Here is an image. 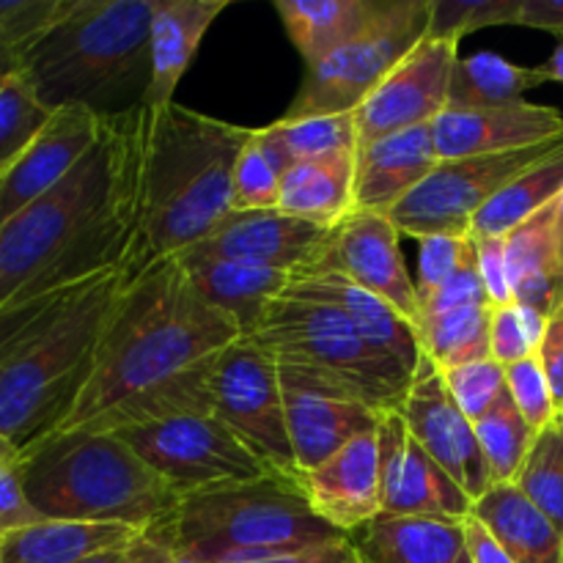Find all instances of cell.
Here are the masks:
<instances>
[{"label":"cell","instance_id":"6da1fadb","mask_svg":"<svg viewBox=\"0 0 563 563\" xmlns=\"http://www.w3.org/2000/svg\"><path fill=\"white\" fill-rule=\"evenodd\" d=\"M242 339L176 258L132 273L99 344L88 388L58 432H121L179 416H212V368Z\"/></svg>","mask_w":563,"mask_h":563},{"label":"cell","instance_id":"7a4b0ae2","mask_svg":"<svg viewBox=\"0 0 563 563\" xmlns=\"http://www.w3.org/2000/svg\"><path fill=\"white\" fill-rule=\"evenodd\" d=\"M146 108L108 115L97 146L0 225V311L137 262Z\"/></svg>","mask_w":563,"mask_h":563},{"label":"cell","instance_id":"3957f363","mask_svg":"<svg viewBox=\"0 0 563 563\" xmlns=\"http://www.w3.org/2000/svg\"><path fill=\"white\" fill-rule=\"evenodd\" d=\"M251 135L179 102L146 110L137 267L198 245L234 209V170Z\"/></svg>","mask_w":563,"mask_h":563},{"label":"cell","instance_id":"277c9868","mask_svg":"<svg viewBox=\"0 0 563 563\" xmlns=\"http://www.w3.org/2000/svg\"><path fill=\"white\" fill-rule=\"evenodd\" d=\"M154 0H71L20 58V75L47 110L119 115L141 108L152 80Z\"/></svg>","mask_w":563,"mask_h":563},{"label":"cell","instance_id":"5b68a950","mask_svg":"<svg viewBox=\"0 0 563 563\" xmlns=\"http://www.w3.org/2000/svg\"><path fill=\"white\" fill-rule=\"evenodd\" d=\"M22 489L42 520L115 522L148 531L179 495L115 432H55L16 456Z\"/></svg>","mask_w":563,"mask_h":563},{"label":"cell","instance_id":"8992f818","mask_svg":"<svg viewBox=\"0 0 563 563\" xmlns=\"http://www.w3.org/2000/svg\"><path fill=\"white\" fill-rule=\"evenodd\" d=\"M137 264L82 286L14 361L0 366V438L22 454L58 432L82 399L99 344Z\"/></svg>","mask_w":563,"mask_h":563},{"label":"cell","instance_id":"52a82bcc","mask_svg":"<svg viewBox=\"0 0 563 563\" xmlns=\"http://www.w3.org/2000/svg\"><path fill=\"white\" fill-rule=\"evenodd\" d=\"M152 531L174 559L192 563H245L350 539L311 509L300 484L275 476L185 495Z\"/></svg>","mask_w":563,"mask_h":563},{"label":"cell","instance_id":"ba28073f","mask_svg":"<svg viewBox=\"0 0 563 563\" xmlns=\"http://www.w3.org/2000/svg\"><path fill=\"white\" fill-rule=\"evenodd\" d=\"M251 339L267 346L278 361L339 379L379 416L401 410L412 385V374L368 344L344 313L322 302L278 297Z\"/></svg>","mask_w":563,"mask_h":563},{"label":"cell","instance_id":"9c48e42d","mask_svg":"<svg viewBox=\"0 0 563 563\" xmlns=\"http://www.w3.org/2000/svg\"><path fill=\"white\" fill-rule=\"evenodd\" d=\"M429 14L432 0H394L372 31L308 66L300 91L280 121L355 113L388 71L427 38Z\"/></svg>","mask_w":563,"mask_h":563},{"label":"cell","instance_id":"30bf717a","mask_svg":"<svg viewBox=\"0 0 563 563\" xmlns=\"http://www.w3.org/2000/svg\"><path fill=\"white\" fill-rule=\"evenodd\" d=\"M212 416L220 418L269 471L300 484L278 357L251 335H242L220 352L212 368Z\"/></svg>","mask_w":563,"mask_h":563},{"label":"cell","instance_id":"8fae6325","mask_svg":"<svg viewBox=\"0 0 563 563\" xmlns=\"http://www.w3.org/2000/svg\"><path fill=\"white\" fill-rule=\"evenodd\" d=\"M121 438L179 498L275 473L214 416H179L121 429ZM278 478V476H275Z\"/></svg>","mask_w":563,"mask_h":563},{"label":"cell","instance_id":"7c38bea8","mask_svg":"<svg viewBox=\"0 0 563 563\" xmlns=\"http://www.w3.org/2000/svg\"><path fill=\"white\" fill-rule=\"evenodd\" d=\"M563 143V135L542 146L506 154H482L465 159H440L438 168L388 214L399 234L416 236H471L476 214L511 179L548 157Z\"/></svg>","mask_w":563,"mask_h":563},{"label":"cell","instance_id":"4fadbf2b","mask_svg":"<svg viewBox=\"0 0 563 563\" xmlns=\"http://www.w3.org/2000/svg\"><path fill=\"white\" fill-rule=\"evenodd\" d=\"M278 372L300 478L355 438L379 429L383 416L339 379L286 361H278Z\"/></svg>","mask_w":563,"mask_h":563},{"label":"cell","instance_id":"5bb4252c","mask_svg":"<svg viewBox=\"0 0 563 563\" xmlns=\"http://www.w3.org/2000/svg\"><path fill=\"white\" fill-rule=\"evenodd\" d=\"M333 229L286 214L284 209L229 212L212 234L174 256L176 262H236L253 267L284 269L289 275L311 273L328 253Z\"/></svg>","mask_w":563,"mask_h":563},{"label":"cell","instance_id":"9a60e30c","mask_svg":"<svg viewBox=\"0 0 563 563\" xmlns=\"http://www.w3.org/2000/svg\"><path fill=\"white\" fill-rule=\"evenodd\" d=\"M456 58L460 44L429 36L410 49L352 113L357 146L412 126H432L449 108L451 69Z\"/></svg>","mask_w":563,"mask_h":563},{"label":"cell","instance_id":"2e32d148","mask_svg":"<svg viewBox=\"0 0 563 563\" xmlns=\"http://www.w3.org/2000/svg\"><path fill=\"white\" fill-rule=\"evenodd\" d=\"M399 412L418 445L471 495L473 504L495 487L476 427L460 410L454 396L449 394L443 372L427 355L418 363Z\"/></svg>","mask_w":563,"mask_h":563},{"label":"cell","instance_id":"e0dca14e","mask_svg":"<svg viewBox=\"0 0 563 563\" xmlns=\"http://www.w3.org/2000/svg\"><path fill=\"white\" fill-rule=\"evenodd\" d=\"M377 438L383 515L454 522L471 517V495L418 445L399 410L383 416Z\"/></svg>","mask_w":563,"mask_h":563},{"label":"cell","instance_id":"ac0fdd59","mask_svg":"<svg viewBox=\"0 0 563 563\" xmlns=\"http://www.w3.org/2000/svg\"><path fill=\"white\" fill-rule=\"evenodd\" d=\"M399 236V229L388 214L352 209L350 218L333 229L328 253L311 273L335 269L416 324L421 317V302L416 280L407 273Z\"/></svg>","mask_w":563,"mask_h":563},{"label":"cell","instance_id":"d6986e66","mask_svg":"<svg viewBox=\"0 0 563 563\" xmlns=\"http://www.w3.org/2000/svg\"><path fill=\"white\" fill-rule=\"evenodd\" d=\"M104 119L86 108L55 110L36 141L0 174V225L53 190L97 146Z\"/></svg>","mask_w":563,"mask_h":563},{"label":"cell","instance_id":"ffe728a7","mask_svg":"<svg viewBox=\"0 0 563 563\" xmlns=\"http://www.w3.org/2000/svg\"><path fill=\"white\" fill-rule=\"evenodd\" d=\"M440 159H465L542 146L563 135L559 108L511 102L500 108L445 110L432 124Z\"/></svg>","mask_w":563,"mask_h":563},{"label":"cell","instance_id":"44dd1931","mask_svg":"<svg viewBox=\"0 0 563 563\" xmlns=\"http://www.w3.org/2000/svg\"><path fill=\"white\" fill-rule=\"evenodd\" d=\"M300 489L311 509L341 533H355L383 515V482H379V438L361 434L335 451L330 460L302 473Z\"/></svg>","mask_w":563,"mask_h":563},{"label":"cell","instance_id":"7402d4cb","mask_svg":"<svg viewBox=\"0 0 563 563\" xmlns=\"http://www.w3.org/2000/svg\"><path fill=\"white\" fill-rule=\"evenodd\" d=\"M286 295L300 297V300L322 302V306H330L339 313H344L352 322V328L368 344L377 346L388 357H394L407 374L416 377V368L423 357L416 324L407 322L399 311H394L388 302L374 297L372 291L352 284L346 275L335 273V269H317V273L295 275Z\"/></svg>","mask_w":563,"mask_h":563},{"label":"cell","instance_id":"603a6c76","mask_svg":"<svg viewBox=\"0 0 563 563\" xmlns=\"http://www.w3.org/2000/svg\"><path fill=\"white\" fill-rule=\"evenodd\" d=\"M438 163L432 126H412V130L357 146L355 209L390 214L438 168Z\"/></svg>","mask_w":563,"mask_h":563},{"label":"cell","instance_id":"cb8c5ba5","mask_svg":"<svg viewBox=\"0 0 563 563\" xmlns=\"http://www.w3.org/2000/svg\"><path fill=\"white\" fill-rule=\"evenodd\" d=\"M225 9L229 0H154L152 36H148L152 80L143 97V108L159 110L176 102V86L190 69L212 22Z\"/></svg>","mask_w":563,"mask_h":563},{"label":"cell","instance_id":"d4e9b609","mask_svg":"<svg viewBox=\"0 0 563 563\" xmlns=\"http://www.w3.org/2000/svg\"><path fill=\"white\" fill-rule=\"evenodd\" d=\"M361 563H473L465 528L434 517H374L350 533Z\"/></svg>","mask_w":563,"mask_h":563},{"label":"cell","instance_id":"484cf974","mask_svg":"<svg viewBox=\"0 0 563 563\" xmlns=\"http://www.w3.org/2000/svg\"><path fill=\"white\" fill-rule=\"evenodd\" d=\"M394 0H275L280 22L306 66L372 31Z\"/></svg>","mask_w":563,"mask_h":563},{"label":"cell","instance_id":"4316f807","mask_svg":"<svg viewBox=\"0 0 563 563\" xmlns=\"http://www.w3.org/2000/svg\"><path fill=\"white\" fill-rule=\"evenodd\" d=\"M187 278L198 295L218 308L242 335H253L262 328L264 317L278 297L286 295L295 275L284 269L253 267L236 262H196L185 264Z\"/></svg>","mask_w":563,"mask_h":563},{"label":"cell","instance_id":"83f0119b","mask_svg":"<svg viewBox=\"0 0 563 563\" xmlns=\"http://www.w3.org/2000/svg\"><path fill=\"white\" fill-rule=\"evenodd\" d=\"M511 297L553 317L563 306V264L555 245L553 203L504 236Z\"/></svg>","mask_w":563,"mask_h":563},{"label":"cell","instance_id":"f1b7e54d","mask_svg":"<svg viewBox=\"0 0 563 563\" xmlns=\"http://www.w3.org/2000/svg\"><path fill=\"white\" fill-rule=\"evenodd\" d=\"M141 533L146 531L115 522L38 520L0 537V563H80Z\"/></svg>","mask_w":563,"mask_h":563},{"label":"cell","instance_id":"f546056e","mask_svg":"<svg viewBox=\"0 0 563 563\" xmlns=\"http://www.w3.org/2000/svg\"><path fill=\"white\" fill-rule=\"evenodd\" d=\"M471 515L498 539L515 563H561L563 537L559 528L517 484H495L473 504Z\"/></svg>","mask_w":563,"mask_h":563},{"label":"cell","instance_id":"4dcf8cb0","mask_svg":"<svg viewBox=\"0 0 563 563\" xmlns=\"http://www.w3.org/2000/svg\"><path fill=\"white\" fill-rule=\"evenodd\" d=\"M313 225L335 229L355 209V152L295 163L280 179V207Z\"/></svg>","mask_w":563,"mask_h":563},{"label":"cell","instance_id":"1f68e13d","mask_svg":"<svg viewBox=\"0 0 563 563\" xmlns=\"http://www.w3.org/2000/svg\"><path fill=\"white\" fill-rule=\"evenodd\" d=\"M544 82L548 77L539 66H517L495 53L467 55V58H456L451 69L445 110H478L522 102L528 91Z\"/></svg>","mask_w":563,"mask_h":563},{"label":"cell","instance_id":"d6a6232c","mask_svg":"<svg viewBox=\"0 0 563 563\" xmlns=\"http://www.w3.org/2000/svg\"><path fill=\"white\" fill-rule=\"evenodd\" d=\"M253 135L280 176L302 159L357 152V126L352 113L311 115L300 121L278 119L269 126H258Z\"/></svg>","mask_w":563,"mask_h":563},{"label":"cell","instance_id":"836d02e7","mask_svg":"<svg viewBox=\"0 0 563 563\" xmlns=\"http://www.w3.org/2000/svg\"><path fill=\"white\" fill-rule=\"evenodd\" d=\"M563 192V143L511 179L473 220L471 236H506L559 201Z\"/></svg>","mask_w":563,"mask_h":563},{"label":"cell","instance_id":"e575fe53","mask_svg":"<svg viewBox=\"0 0 563 563\" xmlns=\"http://www.w3.org/2000/svg\"><path fill=\"white\" fill-rule=\"evenodd\" d=\"M489 324H493V306L460 308V311L421 317L416 333L423 355L440 372H445V368H460L493 357Z\"/></svg>","mask_w":563,"mask_h":563},{"label":"cell","instance_id":"d590c367","mask_svg":"<svg viewBox=\"0 0 563 563\" xmlns=\"http://www.w3.org/2000/svg\"><path fill=\"white\" fill-rule=\"evenodd\" d=\"M476 438L482 443L484 460H487L489 473L495 484H515L537 443V429L522 418L517 405L511 401L509 390L495 401L493 410L473 423Z\"/></svg>","mask_w":563,"mask_h":563},{"label":"cell","instance_id":"8d00e7d4","mask_svg":"<svg viewBox=\"0 0 563 563\" xmlns=\"http://www.w3.org/2000/svg\"><path fill=\"white\" fill-rule=\"evenodd\" d=\"M49 119L53 110L38 102L20 69L0 82V174L36 141Z\"/></svg>","mask_w":563,"mask_h":563},{"label":"cell","instance_id":"74e56055","mask_svg":"<svg viewBox=\"0 0 563 563\" xmlns=\"http://www.w3.org/2000/svg\"><path fill=\"white\" fill-rule=\"evenodd\" d=\"M515 484L563 537V434L559 423L537 434Z\"/></svg>","mask_w":563,"mask_h":563},{"label":"cell","instance_id":"f35d334b","mask_svg":"<svg viewBox=\"0 0 563 563\" xmlns=\"http://www.w3.org/2000/svg\"><path fill=\"white\" fill-rule=\"evenodd\" d=\"M522 0H432L429 38L460 44L467 33L493 25H517Z\"/></svg>","mask_w":563,"mask_h":563},{"label":"cell","instance_id":"ab89813d","mask_svg":"<svg viewBox=\"0 0 563 563\" xmlns=\"http://www.w3.org/2000/svg\"><path fill=\"white\" fill-rule=\"evenodd\" d=\"M69 5L71 0H0V53L20 60Z\"/></svg>","mask_w":563,"mask_h":563},{"label":"cell","instance_id":"60d3db41","mask_svg":"<svg viewBox=\"0 0 563 563\" xmlns=\"http://www.w3.org/2000/svg\"><path fill=\"white\" fill-rule=\"evenodd\" d=\"M82 286H77V289L55 291V295L22 302V306L3 308V311H0V366L14 361V357L20 355L33 339H38V335H42L44 330L58 319V313L69 306V300L82 289Z\"/></svg>","mask_w":563,"mask_h":563},{"label":"cell","instance_id":"b9f144b4","mask_svg":"<svg viewBox=\"0 0 563 563\" xmlns=\"http://www.w3.org/2000/svg\"><path fill=\"white\" fill-rule=\"evenodd\" d=\"M443 379L449 385V394L460 405V410L473 423L482 421L493 410L495 401L506 394V366H500L493 357L489 361L467 363V366L460 368H445Z\"/></svg>","mask_w":563,"mask_h":563},{"label":"cell","instance_id":"7bdbcfd3","mask_svg":"<svg viewBox=\"0 0 563 563\" xmlns=\"http://www.w3.org/2000/svg\"><path fill=\"white\" fill-rule=\"evenodd\" d=\"M256 132V130H253ZM280 179L284 176L264 157L256 135H251L234 170V209L231 212H258L280 207Z\"/></svg>","mask_w":563,"mask_h":563},{"label":"cell","instance_id":"ee69618b","mask_svg":"<svg viewBox=\"0 0 563 563\" xmlns=\"http://www.w3.org/2000/svg\"><path fill=\"white\" fill-rule=\"evenodd\" d=\"M506 390H509L511 401H515L517 410L522 412V418H526L537 432H544V429L553 427V423L559 421L553 390H550V383L548 377H544V368L537 355L506 366Z\"/></svg>","mask_w":563,"mask_h":563},{"label":"cell","instance_id":"f6af8a7d","mask_svg":"<svg viewBox=\"0 0 563 563\" xmlns=\"http://www.w3.org/2000/svg\"><path fill=\"white\" fill-rule=\"evenodd\" d=\"M478 306H493V302H489L487 289H484L482 284V275H478L476 242H473L471 236L465 247V256H462L460 267L454 269V275H451L438 291H432L427 300H421V317H429V313L460 311V308H478Z\"/></svg>","mask_w":563,"mask_h":563},{"label":"cell","instance_id":"bcb514c9","mask_svg":"<svg viewBox=\"0 0 563 563\" xmlns=\"http://www.w3.org/2000/svg\"><path fill=\"white\" fill-rule=\"evenodd\" d=\"M471 236H423L421 242V262H418V302L427 300L432 291H438L445 280L460 267L462 256Z\"/></svg>","mask_w":563,"mask_h":563},{"label":"cell","instance_id":"7dc6e473","mask_svg":"<svg viewBox=\"0 0 563 563\" xmlns=\"http://www.w3.org/2000/svg\"><path fill=\"white\" fill-rule=\"evenodd\" d=\"M489 341H493V361H498L500 366H511V363L537 355V346L528 339L526 324H522V317L515 302L493 306Z\"/></svg>","mask_w":563,"mask_h":563},{"label":"cell","instance_id":"c3c4849f","mask_svg":"<svg viewBox=\"0 0 563 563\" xmlns=\"http://www.w3.org/2000/svg\"><path fill=\"white\" fill-rule=\"evenodd\" d=\"M476 242V262L482 284L493 306H509L515 302L509 284V267H506V242L504 236H473Z\"/></svg>","mask_w":563,"mask_h":563},{"label":"cell","instance_id":"681fc988","mask_svg":"<svg viewBox=\"0 0 563 563\" xmlns=\"http://www.w3.org/2000/svg\"><path fill=\"white\" fill-rule=\"evenodd\" d=\"M42 520L36 509L27 500L25 489H22L20 473H16V460L0 471V537L20 528L33 526Z\"/></svg>","mask_w":563,"mask_h":563},{"label":"cell","instance_id":"f907efd6","mask_svg":"<svg viewBox=\"0 0 563 563\" xmlns=\"http://www.w3.org/2000/svg\"><path fill=\"white\" fill-rule=\"evenodd\" d=\"M539 363L544 368V377H548L550 390H553L555 410L559 418L563 416V306L553 317L548 319V330H544V339L537 350Z\"/></svg>","mask_w":563,"mask_h":563},{"label":"cell","instance_id":"816d5d0a","mask_svg":"<svg viewBox=\"0 0 563 563\" xmlns=\"http://www.w3.org/2000/svg\"><path fill=\"white\" fill-rule=\"evenodd\" d=\"M170 559H174V555H170V550L165 548L163 539L148 528L146 533H141V537L132 539V542L121 544V548H113V550H104V553L91 555V559L80 563H165Z\"/></svg>","mask_w":563,"mask_h":563},{"label":"cell","instance_id":"f5cc1de1","mask_svg":"<svg viewBox=\"0 0 563 563\" xmlns=\"http://www.w3.org/2000/svg\"><path fill=\"white\" fill-rule=\"evenodd\" d=\"M245 563H361L355 548H352L350 539L333 544H322V548H308V550H295V553L284 555H269V559L258 561H245Z\"/></svg>","mask_w":563,"mask_h":563},{"label":"cell","instance_id":"db71d44e","mask_svg":"<svg viewBox=\"0 0 563 563\" xmlns=\"http://www.w3.org/2000/svg\"><path fill=\"white\" fill-rule=\"evenodd\" d=\"M462 528H465L467 550H471L473 563H515L511 555L500 548L498 539H495L476 517H465V520H462Z\"/></svg>","mask_w":563,"mask_h":563},{"label":"cell","instance_id":"11a10c76","mask_svg":"<svg viewBox=\"0 0 563 563\" xmlns=\"http://www.w3.org/2000/svg\"><path fill=\"white\" fill-rule=\"evenodd\" d=\"M517 25L548 31L563 42V0H522Z\"/></svg>","mask_w":563,"mask_h":563},{"label":"cell","instance_id":"9f6ffc18","mask_svg":"<svg viewBox=\"0 0 563 563\" xmlns=\"http://www.w3.org/2000/svg\"><path fill=\"white\" fill-rule=\"evenodd\" d=\"M539 69H542V75L548 77V82H561L563 86V42L553 49V55H550Z\"/></svg>","mask_w":563,"mask_h":563},{"label":"cell","instance_id":"6f0895ef","mask_svg":"<svg viewBox=\"0 0 563 563\" xmlns=\"http://www.w3.org/2000/svg\"><path fill=\"white\" fill-rule=\"evenodd\" d=\"M553 231H555V245H559V256L563 264V192L559 196V201L553 203Z\"/></svg>","mask_w":563,"mask_h":563},{"label":"cell","instance_id":"680465c9","mask_svg":"<svg viewBox=\"0 0 563 563\" xmlns=\"http://www.w3.org/2000/svg\"><path fill=\"white\" fill-rule=\"evenodd\" d=\"M16 69H20V60L11 58V55H5V53H0V82H3L9 75H14Z\"/></svg>","mask_w":563,"mask_h":563},{"label":"cell","instance_id":"91938a15","mask_svg":"<svg viewBox=\"0 0 563 563\" xmlns=\"http://www.w3.org/2000/svg\"><path fill=\"white\" fill-rule=\"evenodd\" d=\"M14 456H20V454H16V451L11 449L3 438H0V460H14Z\"/></svg>","mask_w":563,"mask_h":563},{"label":"cell","instance_id":"94428289","mask_svg":"<svg viewBox=\"0 0 563 563\" xmlns=\"http://www.w3.org/2000/svg\"><path fill=\"white\" fill-rule=\"evenodd\" d=\"M14 460H16V456H14ZM14 460H0V471H3V467L9 465V462H14Z\"/></svg>","mask_w":563,"mask_h":563},{"label":"cell","instance_id":"6125c7cd","mask_svg":"<svg viewBox=\"0 0 563 563\" xmlns=\"http://www.w3.org/2000/svg\"><path fill=\"white\" fill-rule=\"evenodd\" d=\"M165 563H192V561H181V559H170V561H165Z\"/></svg>","mask_w":563,"mask_h":563},{"label":"cell","instance_id":"be15d7a7","mask_svg":"<svg viewBox=\"0 0 563 563\" xmlns=\"http://www.w3.org/2000/svg\"><path fill=\"white\" fill-rule=\"evenodd\" d=\"M555 423H559V429H561V434H563V416H561L559 421H555Z\"/></svg>","mask_w":563,"mask_h":563},{"label":"cell","instance_id":"e7e4bbea","mask_svg":"<svg viewBox=\"0 0 563 563\" xmlns=\"http://www.w3.org/2000/svg\"><path fill=\"white\" fill-rule=\"evenodd\" d=\"M561 563H563V559H561Z\"/></svg>","mask_w":563,"mask_h":563}]
</instances>
